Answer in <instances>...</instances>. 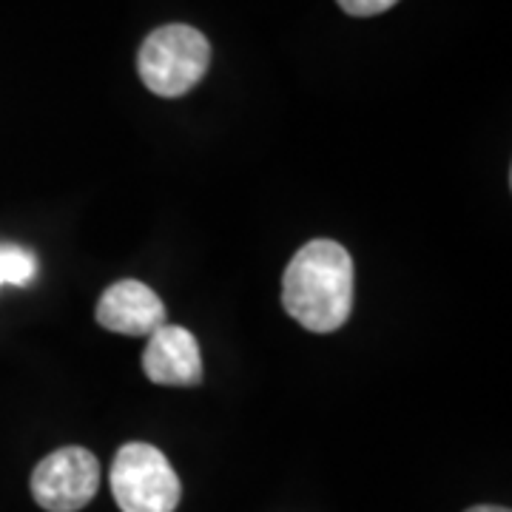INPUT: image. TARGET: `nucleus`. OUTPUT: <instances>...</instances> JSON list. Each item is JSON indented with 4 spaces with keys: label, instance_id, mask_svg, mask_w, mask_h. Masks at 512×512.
Returning a JSON list of instances; mask_svg holds the SVG:
<instances>
[{
    "label": "nucleus",
    "instance_id": "f257e3e1",
    "mask_svg": "<svg viewBox=\"0 0 512 512\" xmlns=\"http://www.w3.org/2000/svg\"><path fill=\"white\" fill-rule=\"evenodd\" d=\"M353 259L333 239H311L291 256L282 276V305L313 333H333L353 311Z\"/></svg>",
    "mask_w": 512,
    "mask_h": 512
},
{
    "label": "nucleus",
    "instance_id": "f03ea898",
    "mask_svg": "<svg viewBox=\"0 0 512 512\" xmlns=\"http://www.w3.org/2000/svg\"><path fill=\"white\" fill-rule=\"evenodd\" d=\"M211 66V43L188 23H168L154 29L137 52V72L157 97H183Z\"/></svg>",
    "mask_w": 512,
    "mask_h": 512
},
{
    "label": "nucleus",
    "instance_id": "7ed1b4c3",
    "mask_svg": "<svg viewBox=\"0 0 512 512\" xmlns=\"http://www.w3.org/2000/svg\"><path fill=\"white\" fill-rule=\"evenodd\" d=\"M111 495L123 512H174L183 484L154 444L128 441L111 464Z\"/></svg>",
    "mask_w": 512,
    "mask_h": 512
},
{
    "label": "nucleus",
    "instance_id": "20e7f679",
    "mask_svg": "<svg viewBox=\"0 0 512 512\" xmlns=\"http://www.w3.org/2000/svg\"><path fill=\"white\" fill-rule=\"evenodd\" d=\"M100 487V461L86 447H60L32 473V495L46 512L83 510Z\"/></svg>",
    "mask_w": 512,
    "mask_h": 512
},
{
    "label": "nucleus",
    "instance_id": "39448f33",
    "mask_svg": "<svg viewBox=\"0 0 512 512\" xmlns=\"http://www.w3.org/2000/svg\"><path fill=\"white\" fill-rule=\"evenodd\" d=\"M97 325L123 336H151L165 325V305L140 279H120L97 302Z\"/></svg>",
    "mask_w": 512,
    "mask_h": 512
},
{
    "label": "nucleus",
    "instance_id": "423d86ee",
    "mask_svg": "<svg viewBox=\"0 0 512 512\" xmlns=\"http://www.w3.org/2000/svg\"><path fill=\"white\" fill-rule=\"evenodd\" d=\"M143 370L163 387H197L202 382V353L197 336L183 325H163L148 336Z\"/></svg>",
    "mask_w": 512,
    "mask_h": 512
},
{
    "label": "nucleus",
    "instance_id": "0eeeda50",
    "mask_svg": "<svg viewBox=\"0 0 512 512\" xmlns=\"http://www.w3.org/2000/svg\"><path fill=\"white\" fill-rule=\"evenodd\" d=\"M37 276V259L32 251H23L15 245H0V285H18L26 288Z\"/></svg>",
    "mask_w": 512,
    "mask_h": 512
},
{
    "label": "nucleus",
    "instance_id": "6e6552de",
    "mask_svg": "<svg viewBox=\"0 0 512 512\" xmlns=\"http://www.w3.org/2000/svg\"><path fill=\"white\" fill-rule=\"evenodd\" d=\"M342 12H348L353 18H373L382 15L387 9H393L399 0H336Z\"/></svg>",
    "mask_w": 512,
    "mask_h": 512
},
{
    "label": "nucleus",
    "instance_id": "1a4fd4ad",
    "mask_svg": "<svg viewBox=\"0 0 512 512\" xmlns=\"http://www.w3.org/2000/svg\"><path fill=\"white\" fill-rule=\"evenodd\" d=\"M467 512H510L507 507H487V504H478V507H470Z\"/></svg>",
    "mask_w": 512,
    "mask_h": 512
}]
</instances>
